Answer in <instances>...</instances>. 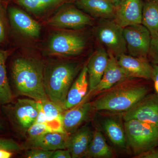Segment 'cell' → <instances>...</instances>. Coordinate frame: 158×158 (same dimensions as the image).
<instances>
[{"label": "cell", "mask_w": 158, "mask_h": 158, "mask_svg": "<svg viewBox=\"0 0 158 158\" xmlns=\"http://www.w3.org/2000/svg\"><path fill=\"white\" fill-rule=\"evenodd\" d=\"M10 53V51L0 49V104H9L13 98L7 77L6 64Z\"/></svg>", "instance_id": "cell-25"}, {"label": "cell", "mask_w": 158, "mask_h": 158, "mask_svg": "<svg viewBox=\"0 0 158 158\" xmlns=\"http://www.w3.org/2000/svg\"><path fill=\"white\" fill-rule=\"evenodd\" d=\"M48 25L57 28L80 30L92 26L93 19L73 6H68L60 9L47 21Z\"/></svg>", "instance_id": "cell-7"}, {"label": "cell", "mask_w": 158, "mask_h": 158, "mask_svg": "<svg viewBox=\"0 0 158 158\" xmlns=\"http://www.w3.org/2000/svg\"><path fill=\"white\" fill-rule=\"evenodd\" d=\"M85 36L75 31L56 33L51 37L48 46L49 55L59 56H75L81 55L87 46Z\"/></svg>", "instance_id": "cell-5"}, {"label": "cell", "mask_w": 158, "mask_h": 158, "mask_svg": "<svg viewBox=\"0 0 158 158\" xmlns=\"http://www.w3.org/2000/svg\"><path fill=\"white\" fill-rule=\"evenodd\" d=\"M79 8L91 16L101 19H113L116 7L110 0H77Z\"/></svg>", "instance_id": "cell-20"}, {"label": "cell", "mask_w": 158, "mask_h": 158, "mask_svg": "<svg viewBox=\"0 0 158 158\" xmlns=\"http://www.w3.org/2000/svg\"><path fill=\"white\" fill-rule=\"evenodd\" d=\"M9 111L12 120L21 129L27 131L37 119L39 113L38 102L33 99H19Z\"/></svg>", "instance_id": "cell-11"}, {"label": "cell", "mask_w": 158, "mask_h": 158, "mask_svg": "<svg viewBox=\"0 0 158 158\" xmlns=\"http://www.w3.org/2000/svg\"><path fill=\"white\" fill-rule=\"evenodd\" d=\"M151 37L150 46L147 57L152 65H158V32Z\"/></svg>", "instance_id": "cell-29"}, {"label": "cell", "mask_w": 158, "mask_h": 158, "mask_svg": "<svg viewBox=\"0 0 158 158\" xmlns=\"http://www.w3.org/2000/svg\"><path fill=\"white\" fill-rule=\"evenodd\" d=\"M124 121L136 119L158 129V94H148L132 107L123 113Z\"/></svg>", "instance_id": "cell-9"}, {"label": "cell", "mask_w": 158, "mask_h": 158, "mask_svg": "<svg viewBox=\"0 0 158 158\" xmlns=\"http://www.w3.org/2000/svg\"><path fill=\"white\" fill-rule=\"evenodd\" d=\"M123 34L130 55L147 57L152 37L147 28L142 24L127 26L123 28Z\"/></svg>", "instance_id": "cell-8"}, {"label": "cell", "mask_w": 158, "mask_h": 158, "mask_svg": "<svg viewBox=\"0 0 158 158\" xmlns=\"http://www.w3.org/2000/svg\"><path fill=\"white\" fill-rule=\"evenodd\" d=\"M109 54L104 48H99L90 57L88 64L89 91L98 85L100 81L109 61Z\"/></svg>", "instance_id": "cell-16"}, {"label": "cell", "mask_w": 158, "mask_h": 158, "mask_svg": "<svg viewBox=\"0 0 158 158\" xmlns=\"http://www.w3.org/2000/svg\"><path fill=\"white\" fill-rule=\"evenodd\" d=\"M12 155V152L6 150L0 149V158H9Z\"/></svg>", "instance_id": "cell-35"}, {"label": "cell", "mask_w": 158, "mask_h": 158, "mask_svg": "<svg viewBox=\"0 0 158 158\" xmlns=\"http://www.w3.org/2000/svg\"><path fill=\"white\" fill-rule=\"evenodd\" d=\"M118 64L129 78L151 80L152 65L147 57H134L123 54L117 58Z\"/></svg>", "instance_id": "cell-14"}, {"label": "cell", "mask_w": 158, "mask_h": 158, "mask_svg": "<svg viewBox=\"0 0 158 158\" xmlns=\"http://www.w3.org/2000/svg\"><path fill=\"white\" fill-rule=\"evenodd\" d=\"M108 52L109 56V61L101 80L95 88L88 91L82 101L88 102L89 99L110 89L118 82L129 78L118 64L116 57L111 52Z\"/></svg>", "instance_id": "cell-10"}, {"label": "cell", "mask_w": 158, "mask_h": 158, "mask_svg": "<svg viewBox=\"0 0 158 158\" xmlns=\"http://www.w3.org/2000/svg\"><path fill=\"white\" fill-rule=\"evenodd\" d=\"M93 110L91 103L82 101L73 107L65 110L62 117V125L65 132L70 135L77 131L88 119Z\"/></svg>", "instance_id": "cell-15"}, {"label": "cell", "mask_w": 158, "mask_h": 158, "mask_svg": "<svg viewBox=\"0 0 158 158\" xmlns=\"http://www.w3.org/2000/svg\"><path fill=\"white\" fill-rule=\"evenodd\" d=\"M88 68L85 64L69 90L64 110H68L81 103L88 94Z\"/></svg>", "instance_id": "cell-18"}, {"label": "cell", "mask_w": 158, "mask_h": 158, "mask_svg": "<svg viewBox=\"0 0 158 158\" xmlns=\"http://www.w3.org/2000/svg\"><path fill=\"white\" fill-rule=\"evenodd\" d=\"M152 67L151 80L153 82L156 93L158 94V65H152Z\"/></svg>", "instance_id": "cell-34"}, {"label": "cell", "mask_w": 158, "mask_h": 158, "mask_svg": "<svg viewBox=\"0 0 158 158\" xmlns=\"http://www.w3.org/2000/svg\"><path fill=\"white\" fill-rule=\"evenodd\" d=\"M136 158H158V148L157 147L153 148L147 151L135 156Z\"/></svg>", "instance_id": "cell-32"}, {"label": "cell", "mask_w": 158, "mask_h": 158, "mask_svg": "<svg viewBox=\"0 0 158 158\" xmlns=\"http://www.w3.org/2000/svg\"><path fill=\"white\" fill-rule=\"evenodd\" d=\"M3 129V127L2 123L0 121V130H2Z\"/></svg>", "instance_id": "cell-38"}, {"label": "cell", "mask_w": 158, "mask_h": 158, "mask_svg": "<svg viewBox=\"0 0 158 158\" xmlns=\"http://www.w3.org/2000/svg\"><path fill=\"white\" fill-rule=\"evenodd\" d=\"M80 69L78 64L70 62H58L44 68V88L50 100L64 109L69 90Z\"/></svg>", "instance_id": "cell-3"}, {"label": "cell", "mask_w": 158, "mask_h": 158, "mask_svg": "<svg viewBox=\"0 0 158 158\" xmlns=\"http://www.w3.org/2000/svg\"><path fill=\"white\" fill-rule=\"evenodd\" d=\"M22 148L18 143L10 139L0 138V149L6 150L11 152L20 151Z\"/></svg>", "instance_id": "cell-30"}, {"label": "cell", "mask_w": 158, "mask_h": 158, "mask_svg": "<svg viewBox=\"0 0 158 158\" xmlns=\"http://www.w3.org/2000/svg\"><path fill=\"white\" fill-rule=\"evenodd\" d=\"M8 15L11 27L19 34L31 39H37L40 36V25L24 11L10 7Z\"/></svg>", "instance_id": "cell-12"}, {"label": "cell", "mask_w": 158, "mask_h": 158, "mask_svg": "<svg viewBox=\"0 0 158 158\" xmlns=\"http://www.w3.org/2000/svg\"><path fill=\"white\" fill-rule=\"evenodd\" d=\"M124 128L127 145L135 156L158 146V129L136 120L125 121Z\"/></svg>", "instance_id": "cell-4"}, {"label": "cell", "mask_w": 158, "mask_h": 158, "mask_svg": "<svg viewBox=\"0 0 158 158\" xmlns=\"http://www.w3.org/2000/svg\"><path fill=\"white\" fill-rule=\"evenodd\" d=\"M68 0H14L15 2L35 16H41Z\"/></svg>", "instance_id": "cell-23"}, {"label": "cell", "mask_w": 158, "mask_h": 158, "mask_svg": "<svg viewBox=\"0 0 158 158\" xmlns=\"http://www.w3.org/2000/svg\"><path fill=\"white\" fill-rule=\"evenodd\" d=\"M110 1L112 2L113 3V4H114V6H115V7H116V5H117V4H118L119 0H110Z\"/></svg>", "instance_id": "cell-36"}, {"label": "cell", "mask_w": 158, "mask_h": 158, "mask_svg": "<svg viewBox=\"0 0 158 158\" xmlns=\"http://www.w3.org/2000/svg\"><path fill=\"white\" fill-rule=\"evenodd\" d=\"M11 75L19 94L37 101L49 99L44 88V67L41 61L25 57L17 58L11 65Z\"/></svg>", "instance_id": "cell-2"}, {"label": "cell", "mask_w": 158, "mask_h": 158, "mask_svg": "<svg viewBox=\"0 0 158 158\" xmlns=\"http://www.w3.org/2000/svg\"><path fill=\"white\" fill-rule=\"evenodd\" d=\"M69 135L66 133L52 132L29 139L28 147L30 148H38L46 151L67 149Z\"/></svg>", "instance_id": "cell-17"}, {"label": "cell", "mask_w": 158, "mask_h": 158, "mask_svg": "<svg viewBox=\"0 0 158 158\" xmlns=\"http://www.w3.org/2000/svg\"><path fill=\"white\" fill-rule=\"evenodd\" d=\"M29 139H33L47 134L52 132V130L48 125L44 123L35 122L27 131Z\"/></svg>", "instance_id": "cell-27"}, {"label": "cell", "mask_w": 158, "mask_h": 158, "mask_svg": "<svg viewBox=\"0 0 158 158\" xmlns=\"http://www.w3.org/2000/svg\"><path fill=\"white\" fill-rule=\"evenodd\" d=\"M102 124L106 135L114 145L119 148H126L127 145L124 126L119 120L107 117L103 119Z\"/></svg>", "instance_id": "cell-22"}, {"label": "cell", "mask_w": 158, "mask_h": 158, "mask_svg": "<svg viewBox=\"0 0 158 158\" xmlns=\"http://www.w3.org/2000/svg\"><path fill=\"white\" fill-rule=\"evenodd\" d=\"M98 41L118 58L127 52L123 28L113 19H102L95 29Z\"/></svg>", "instance_id": "cell-6"}, {"label": "cell", "mask_w": 158, "mask_h": 158, "mask_svg": "<svg viewBox=\"0 0 158 158\" xmlns=\"http://www.w3.org/2000/svg\"><path fill=\"white\" fill-rule=\"evenodd\" d=\"M151 36L158 32V0H147L143 3L142 23Z\"/></svg>", "instance_id": "cell-26"}, {"label": "cell", "mask_w": 158, "mask_h": 158, "mask_svg": "<svg viewBox=\"0 0 158 158\" xmlns=\"http://www.w3.org/2000/svg\"><path fill=\"white\" fill-rule=\"evenodd\" d=\"M93 135V132L88 127H83L69 135L67 149L72 158L85 157Z\"/></svg>", "instance_id": "cell-19"}, {"label": "cell", "mask_w": 158, "mask_h": 158, "mask_svg": "<svg viewBox=\"0 0 158 158\" xmlns=\"http://www.w3.org/2000/svg\"><path fill=\"white\" fill-rule=\"evenodd\" d=\"M128 78L98 94L91 103L94 110L124 113L143 98L149 91L144 84Z\"/></svg>", "instance_id": "cell-1"}, {"label": "cell", "mask_w": 158, "mask_h": 158, "mask_svg": "<svg viewBox=\"0 0 158 158\" xmlns=\"http://www.w3.org/2000/svg\"><path fill=\"white\" fill-rule=\"evenodd\" d=\"M10 1H11V0H0V2L5 5L6 3L9 2Z\"/></svg>", "instance_id": "cell-37"}, {"label": "cell", "mask_w": 158, "mask_h": 158, "mask_svg": "<svg viewBox=\"0 0 158 158\" xmlns=\"http://www.w3.org/2000/svg\"><path fill=\"white\" fill-rule=\"evenodd\" d=\"M112 148L108 145L104 136L98 130L93 132V137L85 157L91 158H112L114 157Z\"/></svg>", "instance_id": "cell-24"}, {"label": "cell", "mask_w": 158, "mask_h": 158, "mask_svg": "<svg viewBox=\"0 0 158 158\" xmlns=\"http://www.w3.org/2000/svg\"><path fill=\"white\" fill-rule=\"evenodd\" d=\"M52 158H71V155L68 149H58L55 151Z\"/></svg>", "instance_id": "cell-33"}, {"label": "cell", "mask_w": 158, "mask_h": 158, "mask_svg": "<svg viewBox=\"0 0 158 158\" xmlns=\"http://www.w3.org/2000/svg\"><path fill=\"white\" fill-rule=\"evenodd\" d=\"M143 6L142 0H119L113 19L122 28L141 24Z\"/></svg>", "instance_id": "cell-13"}, {"label": "cell", "mask_w": 158, "mask_h": 158, "mask_svg": "<svg viewBox=\"0 0 158 158\" xmlns=\"http://www.w3.org/2000/svg\"><path fill=\"white\" fill-rule=\"evenodd\" d=\"M40 102L46 118V124L53 132L67 134L62 125V117L65 110L49 99Z\"/></svg>", "instance_id": "cell-21"}, {"label": "cell", "mask_w": 158, "mask_h": 158, "mask_svg": "<svg viewBox=\"0 0 158 158\" xmlns=\"http://www.w3.org/2000/svg\"><path fill=\"white\" fill-rule=\"evenodd\" d=\"M5 5L0 2V44L4 43L8 37V23Z\"/></svg>", "instance_id": "cell-28"}, {"label": "cell", "mask_w": 158, "mask_h": 158, "mask_svg": "<svg viewBox=\"0 0 158 158\" xmlns=\"http://www.w3.org/2000/svg\"><path fill=\"white\" fill-rule=\"evenodd\" d=\"M54 151H46L38 148H31L26 153L28 158H51L52 157Z\"/></svg>", "instance_id": "cell-31"}]
</instances>
